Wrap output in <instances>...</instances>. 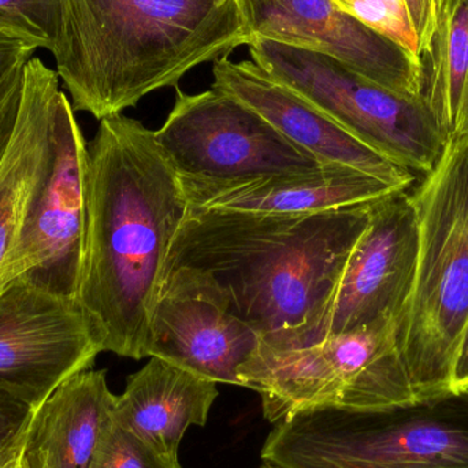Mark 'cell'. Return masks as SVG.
<instances>
[{"mask_svg":"<svg viewBox=\"0 0 468 468\" xmlns=\"http://www.w3.org/2000/svg\"><path fill=\"white\" fill-rule=\"evenodd\" d=\"M189 213L155 131L120 114L99 121L85 159V230L74 299L103 352L147 357L173 239Z\"/></svg>","mask_w":468,"mask_h":468,"instance_id":"1","label":"cell"},{"mask_svg":"<svg viewBox=\"0 0 468 468\" xmlns=\"http://www.w3.org/2000/svg\"><path fill=\"white\" fill-rule=\"evenodd\" d=\"M370 205L307 216L189 210L170 247L164 283L216 300L261 346H300L318 326L367 228Z\"/></svg>","mask_w":468,"mask_h":468,"instance_id":"2","label":"cell"},{"mask_svg":"<svg viewBox=\"0 0 468 468\" xmlns=\"http://www.w3.org/2000/svg\"><path fill=\"white\" fill-rule=\"evenodd\" d=\"M250 37L239 0H62L51 54L74 112L101 121Z\"/></svg>","mask_w":468,"mask_h":468,"instance_id":"3","label":"cell"},{"mask_svg":"<svg viewBox=\"0 0 468 468\" xmlns=\"http://www.w3.org/2000/svg\"><path fill=\"white\" fill-rule=\"evenodd\" d=\"M414 197L417 274L399 346L417 400L451 392L468 324V133L448 142Z\"/></svg>","mask_w":468,"mask_h":468,"instance_id":"4","label":"cell"},{"mask_svg":"<svg viewBox=\"0 0 468 468\" xmlns=\"http://www.w3.org/2000/svg\"><path fill=\"white\" fill-rule=\"evenodd\" d=\"M261 456L278 468L468 467V389L385 409L299 412L275 423Z\"/></svg>","mask_w":468,"mask_h":468,"instance_id":"5","label":"cell"},{"mask_svg":"<svg viewBox=\"0 0 468 468\" xmlns=\"http://www.w3.org/2000/svg\"><path fill=\"white\" fill-rule=\"evenodd\" d=\"M399 322L379 319L291 348L259 343L237 370L261 399L270 423L321 409L376 410L417 400L398 338Z\"/></svg>","mask_w":468,"mask_h":468,"instance_id":"6","label":"cell"},{"mask_svg":"<svg viewBox=\"0 0 468 468\" xmlns=\"http://www.w3.org/2000/svg\"><path fill=\"white\" fill-rule=\"evenodd\" d=\"M248 48L259 68L371 150L423 177L436 169L448 139L422 99L387 90L321 52L256 36Z\"/></svg>","mask_w":468,"mask_h":468,"instance_id":"7","label":"cell"},{"mask_svg":"<svg viewBox=\"0 0 468 468\" xmlns=\"http://www.w3.org/2000/svg\"><path fill=\"white\" fill-rule=\"evenodd\" d=\"M155 139L181 177L233 181L324 166L241 101L219 92L176 93Z\"/></svg>","mask_w":468,"mask_h":468,"instance_id":"8","label":"cell"},{"mask_svg":"<svg viewBox=\"0 0 468 468\" xmlns=\"http://www.w3.org/2000/svg\"><path fill=\"white\" fill-rule=\"evenodd\" d=\"M103 352L77 300L24 277L0 293V389L37 410Z\"/></svg>","mask_w":468,"mask_h":468,"instance_id":"9","label":"cell"},{"mask_svg":"<svg viewBox=\"0 0 468 468\" xmlns=\"http://www.w3.org/2000/svg\"><path fill=\"white\" fill-rule=\"evenodd\" d=\"M418 250L420 227L412 195L400 189L371 203L367 228L357 239L318 326L303 344L379 319L400 322L414 288Z\"/></svg>","mask_w":468,"mask_h":468,"instance_id":"10","label":"cell"},{"mask_svg":"<svg viewBox=\"0 0 468 468\" xmlns=\"http://www.w3.org/2000/svg\"><path fill=\"white\" fill-rule=\"evenodd\" d=\"M88 142L63 93L58 109L54 166L21 244L0 280L18 277L73 296L81 271L85 230V159Z\"/></svg>","mask_w":468,"mask_h":468,"instance_id":"11","label":"cell"},{"mask_svg":"<svg viewBox=\"0 0 468 468\" xmlns=\"http://www.w3.org/2000/svg\"><path fill=\"white\" fill-rule=\"evenodd\" d=\"M250 36L335 58L370 81L420 98V59L335 0H239Z\"/></svg>","mask_w":468,"mask_h":468,"instance_id":"12","label":"cell"},{"mask_svg":"<svg viewBox=\"0 0 468 468\" xmlns=\"http://www.w3.org/2000/svg\"><path fill=\"white\" fill-rule=\"evenodd\" d=\"M211 88L227 93L261 115L275 131L322 165L352 167L399 189H409L414 172L355 139L299 93L272 79L252 60L229 58L213 66Z\"/></svg>","mask_w":468,"mask_h":468,"instance_id":"13","label":"cell"},{"mask_svg":"<svg viewBox=\"0 0 468 468\" xmlns=\"http://www.w3.org/2000/svg\"><path fill=\"white\" fill-rule=\"evenodd\" d=\"M59 76L40 58L24 69L16 131L0 164V280L13 261L54 166Z\"/></svg>","mask_w":468,"mask_h":468,"instance_id":"14","label":"cell"},{"mask_svg":"<svg viewBox=\"0 0 468 468\" xmlns=\"http://www.w3.org/2000/svg\"><path fill=\"white\" fill-rule=\"evenodd\" d=\"M180 180L189 210L269 216H307L343 210L370 205L400 191L367 173L338 165L233 181L181 176Z\"/></svg>","mask_w":468,"mask_h":468,"instance_id":"15","label":"cell"},{"mask_svg":"<svg viewBox=\"0 0 468 468\" xmlns=\"http://www.w3.org/2000/svg\"><path fill=\"white\" fill-rule=\"evenodd\" d=\"M261 338L206 294L164 283L151 319L147 357H158L216 384L241 387L237 370Z\"/></svg>","mask_w":468,"mask_h":468,"instance_id":"16","label":"cell"},{"mask_svg":"<svg viewBox=\"0 0 468 468\" xmlns=\"http://www.w3.org/2000/svg\"><path fill=\"white\" fill-rule=\"evenodd\" d=\"M217 398L216 382L150 357L115 398L114 420L162 455L180 461L186 431L207 423Z\"/></svg>","mask_w":468,"mask_h":468,"instance_id":"17","label":"cell"},{"mask_svg":"<svg viewBox=\"0 0 468 468\" xmlns=\"http://www.w3.org/2000/svg\"><path fill=\"white\" fill-rule=\"evenodd\" d=\"M117 396L104 370L82 371L60 385L33 414L22 458L30 468H92Z\"/></svg>","mask_w":468,"mask_h":468,"instance_id":"18","label":"cell"},{"mask_svg":"<svg viewBox=\"0 0 468 468\" xmlns=\"http://www.w3.org/2000/svg\"><path fill=\"white\" fill-rule=\"evenodd\" d=\"M420 98L448 142L468 133V0H444L436 29L418 54Z\"/></svg>","mask_w":468,"mask_h":468,"instance_id":"19","label":"cell"},{"mask_svg":"<svg viewBox=\"0 0 468 468\" xmlns=\"http://www.w3.org/2000/svg\"><path fill=\"white\" fill-rule=\"evenodd\" d=\"M62 0H0V30L51 52L59 32Z\"/></svg>","mask_w":468,"mask_h":468,"instance_id":"20","label":"cell"},{"mask_svg":"<svg viewBox=\"0 0 468 468\" xmlns=\"http://www.w3.org/2000/svg\"><path fill=\"white\" fill-rule=\"evenodd\" d=\"M338 7L379 35L417 55V35L404 0H335Z\"/></svg>","mask_w":468,"mask_h":468,"instance_id":"21","label":"cell"},{"mask_svg":"<svg viewBox=\"0 0 468 468\" xmlns=\"http://www.w3.org/2000/svg\"><path fill=\"white\" fill-rule=\"evenodd\" d=\"M92 468H183L180 461H172L154 450L136 434L112 420Z\"/></svg>","mask_w":468,"mask_h":468,"instance_id":"22","label":"cell"},{"mask_svg":"<svg viewBox=\"0 0 468 468\" xmlns=\"http://www.w3.org/2000/svg\"><path fill=\"white\" fill-rule=\"evenodd\" d=\"M36 410L0 389V468L21 456L25 437Z\"/></svg>","mask_w":468,"mask_h":468,"instance_id":"23","label":"cell"},{"mask_svg":"<svg viewBox=\"0 0 468 468\" xmlns=\"http://www.w3.org/2000/svg\"><path fill=\"white\" fill-rule=\"evenodd\" d=\"M27 63L16 66L0 82V164L5 158L11 137L16 131L24 90V69Z\"/></svg>","mask_w":468,"mask_h":468,"instance_id":"24","label":"cell"},{"mask_svg":"<svg viewBox=\"0 0 468 468\" xmlns=\"http://www.w3.org/2000/svg\"><path fill=\"white\" fill-rule=\"evenodd\" d=\"M412 27L418 38L420 54L431 40L436 29L437 18L441 11L444 0H404Z\"/></svg>","mask_w":468,"mask_h":468,"instance_id":"25","label":"cell"},{"mask_svg":"<svg viewBox=\"0 0 468 468\" xmlns=\"http://www.w3.org/2000/svg\"><path fill=\"white\" fill-rule=\"evenodd\" d=\"M29 41L0 30V82L21 63H27L36 52Z\"/></svg>","mask_w":468,"mask_h":468,"instance_id":"26","label":"cell"},{"mask_svg":"<svg viewBox=\"0 0 468 468\" xmlns=\"http://www.w3.org/2000/svg\"><path fill=\"white\" fill-rule=\"evenodd\" d=\"M468 389V324L456 355L455 365H453L452 378H451V390Z\"/></svg>","mask_w":468,"mask_h":468,"instance_id":"27","label":"cell"},{"mask_svg":"<svg viewBox=\"0 0 468 468\" xmlns=\"http://www.w3.org/2000/svg\"><path fill=\"white\" fill-rule=\"evenodd\" d=\"M7 468H30V467L27 466V463H25L24 458H22V455H21V456H19L18 459H16V462H14V463H11L10 466H8Z\"/></svg>","mask_w":468,"mask_h":468,"instance_id":"28","label":"cell"},{"mask_svg":"<svg viewBox=\"0 0 468 468\" xmlns=\"http://www.w3.org/2000/svg\"><path fill=\"white\" fill-rule=\"evenodd\" d=\"M259 468H278V467L272 466V464L263 463V464H261V467H259Z\"/></svg>","mask_w":468,"mask_h":468,"instance_id":"29","label":"cell"},{"mask_svg":"<svg viewBox=\"0 0 468 468\" xmlns=\"http://www.w3.org/2000/svg\"><path fill=\"white\" fill-rule=\"evenodd\" d=\"M458 468H468V467H458Z\"/></svg>","mask_w":468,"mask_h":468,"instance_id":"30","label":"cell"}]
</instances>
